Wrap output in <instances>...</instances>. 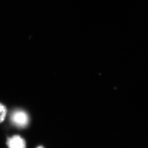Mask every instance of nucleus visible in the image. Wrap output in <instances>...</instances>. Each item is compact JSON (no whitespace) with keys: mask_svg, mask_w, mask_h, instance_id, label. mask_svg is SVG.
<instances>
[{"mask_svg":"<svg viewBox=\"0 0 148 148\" xmlns=\"http://www.w3.org/2000/svg\"><path fill=\"white\" fill-rule=\"evenodd\" d=\"M7 114V109L5 106L0 103V123L4 121Z\"/></svg>","mask_w":148,"mask_h":148,"instance_id":"obj_3","label":"nucleus"},{"mask_svg":"<svg viewBox=\"0 0 148 148\" xmlns=\"http://www.w3.org/2000/svg\"><path fill=\"white\" fill-rule=\"evenodd\" d=\"M7 145L9 148H25V141L22 137L15 135L8 139Z\"/></svg>","mask_w":148,"mask_h":148,"instance_id":"obj_2","label":"nucleus"},{"mask_svg":"<svg viewBox=\"0 0 148 148\" xmlns=\"http://www.w3.org/2000/svg\"><path fill=\"white\" fill-rule=\"evenodd\" d=\"M11 120L18 127H25L29 122V117L24 110H16L12 113Z\"/></svg>","mask_w":148,"mask_h":148,"instance_id":"obj_1","label":"nucleus"},{"mask_svg":"<svg viewBox=\"0 0 148 148\" xmlns=\"http://www.w3.org/2000/svg\"><path fill=\"white\" fill-rule=\"evenodd\" d=\"M37 148H44V147H42V146H39V147H38Z\"/></svg>","mask_w":148,"mask_h":148,"instance_id":"obj_4","label":"nucleus"}]
</instances>
